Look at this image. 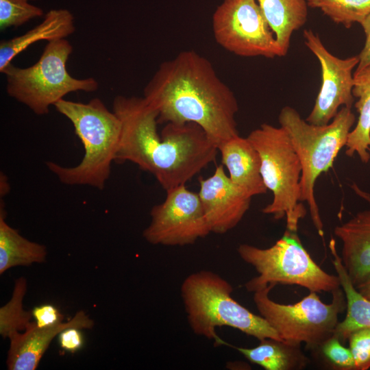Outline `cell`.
I'll return each instance as SVG.
<instances>
[{
  "instance_id": "6da1fadb",
  "label": "cell",
  "mask_w": 370,
  "mask_h": 370,
  "mask_svg": "<svg viewBox=\"0 0 370 370\" xmlns=\"http://www.w3.org/2000/svg\"><path fill=\"white\" fill-rule=\"evenodd\" d=\"M112 111L121 122L115 162L136 164L166 191L186 185L216 160L217 145L195 123H168L159 135L158 113L144 97L116 96Z\"/></svg>"
},
{
  "instance_id": "7a4b0ae2",
  "label": "cell",
  "mask_w": 370,
  "mask_h": 370,
  "mask_svg": "<svg viewBox=\"0 0 370 370\" xmlns=\"http://www.w3.org/2000/svg\"><path fill=\"white\" fill-rule=\"evenodd\" d=\"M158 123L200 126L217 147L238 136V105L233 91L212 64L194 51H183L162 62L144 89Z\"/></svg>"
},
{
  "instance_id": "3957f363",
  "label": "cell",
  "mask_w": 370,
  "mask_h": 370,
  "mask_svg": "<svg viewBox=\"0 0 370 370\" xmlns=\"http://www.w3.org/2000/svg\"><path fill=\"white\" fill-rule=\"evenodd\" d=\"M54 107L72 123L83 145L84 153L81 162L74 166L47 162V168L64 184L89 186L103 190L119 148L120 119L99 98L87 103L62 99Z\"/></svg>"
},
{
  "instance_id": "277c9868",
  "label": "cell",
  "mask_w": 370,
  "mask_h": 370,
  "mask_svg": "<svg viewBox=\"0 0 370 370\" xmlns=\"http://www.w3.org/2000/svg\"><path fill=\"white\" fill-rule=\"evenodd\" d=\"M232 291L227 280L209 270L186 277L180 293L188 325L195 335L213 340L217 345H226L217 336L216 328L227 326L259 341L282 340L263 317L236 301Z\"/></svg>"
},
{
  "instance_id": "5b68a950",
  "label": "cell",
  "mask_w": 370,
  "mask_h": 370,
  "mask_svg": "<svg viewBox=\"0 0 370 370\" xmlns=\"http://www.w3.org/2000/svg\"><path fill=\"white\" fill-rule=\"evenodd\" d=\"M278 121L287 133L301 165L300 200L306 202L319 235L324 236L323 224L314 197L319 176L332 167L341 149L346 145L356 122L351 108L343 106L331 122L317 125L307 122L291 106L282 108Z\"/></svg>"
},
{
  "instance_id": "8992f818",
  "label": "cell",
  "mask_w": 370,
  "mask_h": 370,
  "mask_svg": "<svg viewBox=\"0 0 370 370\" xmlns=\"http://www.w3.org/2000/svg\"><path fill=\"white\" fill-rule=\"evenodd\" d=\"M73 46L66 39L48 42L38 60L21 68L12 63L2 71L6 78V92L37 115L49 113V108L67 94L95 92L99 84L93 77L77 79L67 71L66 64Z\"/></svg>"
},
{
  "instance_id": "52a82bcc",
  "label": "cell",
  "mask_w": 370,
  "mask_h": 370,
  "mask_svg": "<svg viewBox=\"0 0 370 370\" xmlns=\"http://www.w3.org/2000/svg\"><path fill=\"white\" fill-rule=\"evenodd\" d=\"M261 160V175L272 201L263 209L276 220L286 218V229L297 231L306 209L300 200L301 165L291 140L282 127L262 123L247 136Z\"/></svg>"
},
{
  "instance_id": "ba28073f",
  "label": "cell",
  "mask_w": 370,
  "mask_h": 370,
  "mask_svg": "<svg viewBox=\"0 0 370 370\" xmlns=\"http://www.w3.org/2000/svg\"><path fill=\"white\" fill-rule=\"evenodd\" d=\"M237 252L258 274L245 284L249 292L269 284L297 285L310 292L331 293L341 287L337 275L328 273L312 260L297 231L286 229L283 236L268 248L241 244Z\"/></svg>"
},
{
  "instance_id": "9c48e42d",
  "label": "cell",
  "mask_w": 370,
  "mask_h": 370,
  "mask_svg": "<svg viewBox=\"0 0 370 370\" xmlns=\"http://www.w3.org/2000/svg\"><path fill=\"white\" fill-rule=\"evenodd\" d=\"M273 284L254 292L253 299L260 315L287 342L305 343L315 349L330 337L338 323V315L347 308L343 288L332 293L331 303L325 304L316 292H310L294 304H282L269 297Z\"/></svg>"
},
{
  "instance_id": "30bf717a",
  "label": "cell",
  "mask_w": 370,
  "mask_h": 370,
  "mask_svg": "<svg viewBox=\"0 0 370 370\" xmlns=\"http://www.w3.org/2000/svg\"><path fill=\"white\" fill-rule=\"evenodd\" d=\"M217 42L243 57L284 56L256 0H223L212 16Z\"/></svg>"
},
{
  "instance_id": "8fae6325",
  "label": "cell",
  "mask_w": 370,
  "mask_h": 370,
  "mask_svg": "<svg viewBox=\"0 0 370 370\" xmlns=\"http://www.w3.org/2000/svg\"><path fill=\"white\" fill-rule=\"evenodd\" d=\"M164 201L150 212L144 238L152 245L185 246L211 233L198 193L185 185L171 188Z\"/></svg>"
},
{
  "instance_id": "7c38bea8",
  "label": "cell",
  "mask_w": 370,
  "mask_h": 370,
  "mask_svg": "<svg viewBox=\"0 0 370 370\" xmlns=\"http://www.w3.org/2000/svg\"><path fill=\"white\" fill-rule=\"evenodd\" d=\"M303 35L305 45L319 60L321 70L320 90L306 121L323 125L332 120L339 107L352 108L354 101L352 71L357 66L359 58L356 56L341 59L334 56L312 29H305Z\"/></svg>"
},
{
  "instance_id": "4fadbf2b",
  "label": "cell",
  "mask_w": 370,
  "mask_h": 370,
  "mask_svg": "<svg viewBox=\"0 0 370 370\" xmlns=\"http://www.w3.org/2000/svg\"><path fill=\"white\" fill-rule=\"evenodd\" d=\"M198 193L210 232L223 234L234 228L243 219L252 197L234 184L218 165L212 175L199 178Z\"/></svg>"
},
{
  "instance_id": "5bb4252c",
  "label": "cell",
  "mask_w": 370,
  "mask_h": 370,
  "mask_svg": "<svg viewBox=\"0 0 370 370\" xmlns=\"http://www.w3.org/2000/svg\"><path fill=\"white\" fill-rule=\"evenodd\" d=\"M93 326V320L82 310L69 321L53 326L39 328L32 321L23 332H16L9 338L8 369L35 370L51 341L61 331L71 327L83 330Z\"/></svg>"
},
{
  "instance_id": "9a60e30c",
  "label": "cell",
  "mask_w": 370,
  "mask_h": 370,
  "mask_svg": "<svg viewBox=\"0 0 370 370\" xmlns=\"http://www.w3.org/2000/svg\"><path fill=\"white\" fill-rule=\"evenodd\" d=\"M334 232L342 243V263L356 288L370 275V210L358 212Z\"/></svg>"
},
{
  "instance_id": "2e32d148",
  "label": "cell",
  "mask_w": 370,
  "mask_h": 370,
  "mask_svg": "<svg viewBox=\"0 0 370 370\" xmlns=\"http://www.w3.org/2000/svg\"><path fill=\"white\" fill-rule=\"evenodd\" d=\"M221 164L229 173L232 182L251 197L267 191L261 175V160L248 138L239 135L218 147Z\"/></svg>"
},
{
  "instance_id": "e0dca14e",
  "label": "cell",
  "mask_w": 370,
  "mask_h": 370,
  "mask_svg": "<svg viewBox=\"0 0 370 370\" xmlns=\"http://www.w3.org/2000/svg\"><path fill=\"white\" fill-rule=\"evenodd\" d=\"M75 31L72 13L66 9H53L45 14L40 23L25 34L0 42V71L30 45L41 40L64 39Z\"/></svg>"
},
{
  "instance_id": "ac0fdd59",
  "label": "cell",
  "mask_w": 370,
  "mask_h": 370,
  "mask_svg": "<svg viewBox=\"0 0 370 370\" xmlns=\"http://www.w3.org/2000/svg\"><path fill=\"white\" fill-rule=\"evenodd\" d=\"M274 33L284 56L288 53L292 35L308 19L306 0H256Z\"/></svg>"
},
{
  "instance_id": "d6986e66",
  "label": "cell",
  "mask_w": 370,
  "mask_h": 370,
  "mask_svg": "<svg viewBox=\"0 0 370 370\" xmlns=\"http://www.w3.org/2000/svg\"><path fill=\"white\" fill-rule=\"evenodd\" d=\"M249 361L266 370H299L309 362L301 345L268 338L253 348L233 346Z\"/></svg>"
},
{
  "instance_id": "ffe728a7",
  "label": "cell",
  "mask_w": 370,
  "mask_h": 370,
  "mask_svg": "<svg viewBox=\"0 0 370 370\" xmlns=\"http://www.w3.org/2000/svg\"><path fill=\"white\" fill-rule=\"evenodd\" d=\"M330 250L332 255V264L339 278L346 300V316L338 322L334 332L343 343L347 341L352 332L357 329L370 327V300L362 296L352 283L341 258L338 256L335 241L330 242Z\"/></svg>"
},
{
  "instance_id": "44dd1931",
  "label": "cell",
  "mask_w": 370,
  "mask_h": 370,
  "mask_svg": "<svg viewBox=\"0 0 370 370\" xmlns=\"http://www.w3.org/2000/svg\"><path fill=\"white\" fill-rule=\"evenodd\" d=\"M5 211L0 208V273L16 266H29L45 261L47 247L31 241L5 221Z\"/></svg>"
},
{
  "instance_id": "7402d4cb",
  "label": "cell",
  "mask_w": 370,
  "mask_h": 370,
  "mask_svg": "<svg viewBox=\"0 0 370 370\" xmlns=\"http://www.w3.org/2000/svg\"><path fill=\"white\" fill-rule=\"evenodd\" d=\"M352 93L358 98L355 108L359 116L356 127L349 134L345 154L349 157L357 154L367 164L370 160V66L354 72Z\"/></svg>"
},
{
  "instance_id": "603a6c76",
  "label": "cell",
  "mask_w": 370,
  "mask_h": 370,
  "mask_svg": "<svg viewBox=\"0 0 370 370\" xmlns=\"http://www.w3.org/2000/svg\"><path fill=\"white\" fill-rule=\"evenodd\" d=\"M27 287L25 278L16 280L11 299L0 308V334L5 338L24 332L32 323V311L25 310L23 306Z\"/></svg>"
},
{
  "instance_id": "cb8c5ba5",
  "label": "cell",
  "mask_w": 370,
  "mask_h": 370,
  "mask_svg": "<svg viewBox=\"0 0 370 370\" xmlns=\"http://www.w3.org/2000/svg\"><path fill=\"white\" fill-rule=\"evenodd\" d=\"M308 7L319 8L332 21L349 28L370 13V0H306Z\"/></svg>"
},
{
  "instance_id": "d4e9b609",
  "label": "cell",
  "mask_w": 370,
  "mask_h": 370,
  "mask_svg": "<svg viewBox=\"0 0 370 370\" xmlns=\"http://www.w3.org/2000/svg\"><path fill=\"white\" fill-rule=\"evenodd\" d=\"M35 0H0V29L19 27L29 21L42 16V8L29 1Z\"/></svg>"
},
{
  "instance_id": "484cf974",
  "label": "cell",
  "mask_w": 370,
  "mask_h": 370,
  "mask_svg": "<svg viewBox=\"0 0 370 370\" xmlns=\"http://www.w3.org/2000/svg\"><path fill=\"white\" fill-rule=\"evenodd\" d=\"M314 350L319 351L323 362L333 369L355 370L353 355L334 334Z\"/></svg>"
},
{
  "instance_id": "4316f807",
  "label": "cell",
  "mask_w": 370,
  "mask_h": 370,
  "mask_svg": "<svg viewBox=\"0 0 370 370\" xmlns=\"http://www.w3.org/2000/svg\"><path fill=\"white\" fill-rule=\"evenodd\" d=\"M347 341L354 359L355 370L370 369V327L356 330Z\"/></svg>"
},
{
  "instance_id": "83f0119b",
  "label": "cell",
  "mask_w": 370,
  "mask_h": 370,
  "mask_svg": "<svg viewBox=\"0 0 370 370\" xmlns=\"http://www.w3.org/2000/svg\"><path fill=\"white\" fill-rule=\"evenodd\" d=\"M34 322L39 328L50 327L63 322L64 315L51 304H43L34 307L32 310Z\"/></svg>"
},
{
  "instance_id": "f1b7e54d",
  "label": "cell",
  "mask_w": 370,
  "mask_h": 370,
  "mask_svg": "<svg viewBox=\"0 0 370 370\" xmlns=\"http://www.w3.org/2000/svg\"><path fill=\"white\" fill-rule=\"evenodd\" d=\"M58 343L63 350L73 354L82 348L84 338L81 329L71 327L59 333Z\"/></svg>"
},
{
  "instance_id": "f546056e",
  "label": "cell",
  "mask_w": 370,
  "mask_h": 370,
  "mask_svg": "<svg viewBox=\"0 0 370 370\" xmlns=\"http://www.w3.org/2000/svg\"><path fill=\"white\" fill-rule=\"evenodd\" d=\"M365 34V42L363 49L358 55L359 62L356 71L370 66V13L360 23Z\"/></svg>"
},
{
  "instance_id": "4dcf8cb0",
  "label": "cell",
  "mask_w": 370,
  "mask_h": 370,
  "mask_svg": "<svg viewBox=\"0 0 370 370\" xmlns=\"http://www.w3.org/2000/svg\"><path fill=\"white\" fill-rule=\"evenodd\" d=\"M356 288L362 296L370 300V275Z\"/></svg>"
},
{
  "instance_id": "1f68e13d",
  "label": "cell",
  "mask_w": 370,
  "mask_h": 370,
  "mask_svg": "<svg viewBox=\"0 0 370 370\" xmlns=\"http://www.w3.org/2000/svg\"><path fill=\"white\" fill-rule=\"evenodd\" d=\"M353 188L355 190L356 193H357L359 195L365 199H366L367 201L370 203V195L367 194L366 193L360 190L357 186L354 185Z\"/></svg>"
},
{
  "instance_id": "d6a6232c",
  "label": "cell",
  "mask_w": 370,
  "mask_h": 370,
  "mask_svg": "<svg viewBox=\"0 0 370 370\" xmlns=\"http://www.w3.org/2000/svg\"><path fill=\"white\" fill-rule=\"evenodd\" d=\"M369 153H370V147L369 148Z\"/></svg>"
}]
</instances>
